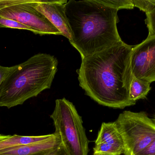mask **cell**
<instances>
[{
	"label": "cell",
	"mask_w": 155,
	"mask_h": 155,
	"mask_svg": "<svg viewBox=\"0 0 155 155\" xmlns=\"http://www.w3.org/2000/svg\"><path fill=\"white\" fill-rule=\"evenodd\" d=\"M131 66L135 77L151 83L155 82V35L133 46Z\"/></svg>",
	"instance_id": "7"
},
{
	"label": "cell",
	"mask_w": 155,
	"mask_h": 155,
	"mask_svg": "<svg viewBox=\"0 0 155 155\" xmlns=\"http://www.w3.org/2000/svg\"><path fill=\"white\" fill-rule=\"evenodd\" d=\"M146 19L145 23L148 28L149 34L148 35H155V6L153 9L146 13Z\"/></svg>",
	"instance_id": "16"
},
{
	"label": "cell",
	"mask_w": 155,
	"mask_h": 155,
	"mask_svg": "<svg viewBox=\"0 0 155 155\" xmlns=\"http://www.w3.org/2000/svg\"><path fill=\"white\" fill-rule=\"evenodd\" d=\"M153 121L154 123L155 124V116L154 118V119H153Z\"/></svg>",
	"instance_id": "21"
},
{
	"label": "cell",
	"mask_w": 155,
	"mask_h": 155,
	"mask_svg": "<svg viewBox=\"0 0 155 155\" xmlns=\"http://www.w3.org/2000/svg\"><path fill=\"white\" fill-rule=\"evenodd\" d=\"M51 117L55 133L69 155H88L89 141L83 126L82 117L72 103L65 98L57 99Z\"/></svg>",
	"instance_id": "4"
},
{
	"label": "cell",
	"mask_w": 155,
	"mask_h": 155,
	"mask_svg": "<svg viewBox=\"0 0 155 155\" xmlns=\"http://www.w3.org/2000/svg\"><path fill=\"white\" fill-rule=\"evenodd\" d=\"M61 146V138L54 133L51 137L41 142L2 150L0 151V155H49Z\"/></svg>",
	"instance_id": "10"
},
{
	"label": "cell",
	"mask_w": 155,
	"mask_h": 155,
	"mask_svg": "<svg viewBox=\"0 0 155 155\" xmlns=\"http://www.w3.org/2000/svg\"><path fill=\"white\" fill-rule=\"evenodd\" d=\"M125 146L124 155H137L155 139V124L145 112L124 111L114 122Z\"/></svg>",
	"instance_id": "5"
},
{
	"label": "cell",
	"mask_w": 155,
	"mask_h": 155,
	"mask_svg": "<svg viewBox=\"0 0 155 155\" xmlns=\"http://www.w3.org/2000/svg\"><path fill=\"white\" fill-rule=\"evenodd\" d=\"M137 155H155V139L147 147Z\"/></svg>",
	"instance_id": "18"
},
{
	"label": "cell",
	"mask_w": 155,
	"mask_h": 155,
	"mask_svg": "<svg viewBox=\"0 0 155 155\" xmlns=\"http://www.w3.org/2000/svg\"><path fill=\"white\" fill-rule=\"evenodd\" d=\"M58 65L54 56L39 53L15 65L0 86V106L11 108L23 104L50 89Z\"/></svg>",
	"instance_id": "3"
},
{
	"label": "cell",
	"mask_w": 155,
	"mask_h": 155,
	"mask_svg": "<svg viewBox=\"0 0 155 155\" xmlns=\"http://www.w3.org/2000/svg\"><path fill=\"white\" fill-rule=\"evenodd\" d=\"M94 151V153L110 155L124 154V144L115 122L102 123L95 142Z\"/></svg>",
	"instance_id": "9"
},
{
	"label": "cell",
	"mask_w": 155,
	"mask_h": 155,
	"mask_svg": "<svg viewBox=\"0 0 155 155\" xmlns=\"http://www.w3.org/2000/svg\"><path fill=\"white\" fill-rule=\"evenodd\" d=\"M49 155H69L64 150L62 145L54 153Z\"/></svg>",
	"instance_id": "19"
},
{
	"label": "cell",
	"mask_w": 155,
	"mask_h": 155,
	"mask_svg": "<svg viewBox=\"0 0 155 155\" xmlns=\"http://www.w3.org/2000/svg\"><path fill=\"white\" fill-rule=\"evenodd\" d=\"M67 2L66 0H35V7L70 41L72 39L71 31L65 14V5Z\"/></svg>",
	"instance_id": "8"
},
{
	"label": "cell",
	"mask_w": 155,
	"mask_h": 155,
	"mask_svg": "<svg viewBox=\"0 0 155 155\" xmlns=\"http://www.w3.org/2000/svg\"><path fill=\"white\" fill-rule=\"evenodd\" d=\"M94 155H110L102 153H94Z\"/></svg>",
	"instance_id": "20"
},
{
	"label": "cell",
	"mask_w": 155,
	"mask_h": 155,
	"mask_svg": "<svg viewBox=\"0 0 155 155\" xmlns=\"http://www.w3.org/2000/svg\"><path fill=\"white\" fill-rule=\"evenodd\" d=\"M135 7L146 13L152 11L155 6V0H132Z\"/></svg>",
	"instance_id": "15"
},
{
	"label": "cell",
	"mask_w": 155,
	"mask_h": 155,
	"mask_svg": "<svg viewBox=\"0 0 155 155\" xmlns=\"http://www.w3.org/2000/svg\"><path fill=\"white\" fill-rule=\"evenodd\" d=\"M51 134L38 136L4 135L0 134V151L11 147L41 142L51 136Z\"/></svg>",
	"instance_id": "11"
},
{
	"label": "cell",
	"mask_w": 155,
	"mask_h": 155,
	"mask_svg": "<svg viewBox=\"0 0 155 155\" xmlns=\"http://www.w3.org/2000/svg\"><path fill=\"white\" fill-rule=\"evenodd\" d=\"M15 68V66L11 67H5L0 65V86L10 73Z\"/></svg>",
	"instance_id": "17"
},
{
	"label": "cell",
	"mask_w": 155,
	"mask_h": 155,
	"mask_svg": "<svg viewBox=\"0 0 155 155\" xmlns=\"http://www.w3.org/2000/svg\"><path fill=\"white\" fill-rule=\"evenodd\" d=\"M103 2L119 11L121 9H133L134 8L132 0H103Z\"/></svg>",
	"instance_id": "14"
},
{
	"label": "cell",
	"mask_w": 155,
	"mask_h": 155,
	"mask_svg": "<svg viewBox=\"0 0 155 155\" xmlns=\"http://www.w3.org/2000/svg\"><path fill=\"white\" fill-rule=\"evenodd\" d=\"M118 10L103 0H70L65 14L71 31V44L82 59L117 44Z\"/></svg>",
	"instance_id": "2"
},
{
	"label": "cell",
	"mask_w": 155,
	"mask_h": 155,
	"mask_svg": "<svg viewBox=\"0 0 155 155\" xmlns=\"http://www.w3.org/2000/svg\"><path fill=\"white\" fill-rule=\"evenodd\" d=\"M0 16L28 26L35 34L60 35L59 31L35 7V0H0Z\"/></svg>",
	"instance_id": "6"
},
{
	"label": "cell",
	"mask_w": 155,
	"mask_h": 155,
	"mask_svg": "<svg viewBox=\"0 0 155 155\" xmlns=\"http://www.w3.org/2000/svg\"><path fill=\"white\" fill-rule=\"evenodd\" d=\"M133 48L122 41L82 59L77 73L79 86L85 94L99 104L111 108L124 109L135 104L129 97L133 77Z\"/></svg>",
	"instance_id": "1"
},
{
	"label": "cell",
	"mask_w": 155,
	"mask_h": 155,
	"mask_svg": "<svg viewBox=\"0 0 155 155\" xmlns=\"http://www.w3.org/2000/svg\"><path fill=\"white\" fill-rule=\"evenodd\" d=\"M151 84L147 81L138 79L133 76L129 89V97L130 101L136 103L137 100L146 98L151 89Z\"/></svg>",
	"instance_id": "12"
},
{
	"label": "cell",
	"mask_w": 155,
	"mask_h": 155,
	"mask_svg": "<svg viewBox=\"0 0 155 155\" xmlns=\"http://www.w3.org/2000/svg\"><path fill=\"white\" fill-rule=\"evenodd\" d=\"M0 28H10L20 30H28L33 32L28 26L20 23L16 21L0 16Z\"/></svg>",
	"instance_id": "13"
}]
</instances>
